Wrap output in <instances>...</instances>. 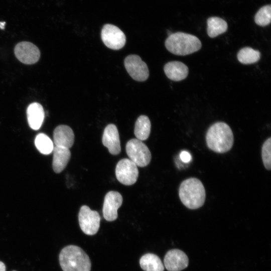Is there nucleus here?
<instances>
[{
	"label": "nucleus",
	"instance_id": "obj_1",
	"mask_svg": "<svg viewBox=\"0 0 271 271\" xmlns=\"http://www.w3.org/2000/svg\"><path fill=\"white\" fill-rule=\"evenodd\" d=\"M206 144L217 153L228 152L232 147L234 137L230 126L224 122H217L210 126L206 134Z\"/></svg>",
	"mask_w": 271,
	"mask_h": 271
},
{
	"label": "nucleus",
	"instance_id": "obj_2",
	"mask_svg": "<svg viewBox=\"0 0 271 271\" xmlns=\"http://www.w3.org/2000/svg\"><path fill=\"white\" fill-rule=\"evenodd\" d=\"M59 260L63 271H90L91 269L88 255L76 245L64 247L59 253Z\"/></svg>",
	"mask_w": 271,
	"mask_h": 271
},
{
	"label": "nucleus",
	"instance_id": "obj_3",
	"mask_svg": "<svg viewBox=\"0 0 271 271\" xmlns=\"http://www.w3.org/2000/svg\"><path fill=\"white\" fill-rule=\"evenodd\" d=\"M179 195L182 203L190 209L200 208L206 199L204 187L201 181L195 178H188L181 183Z\"/></svg>",
	"mask_w": 271,
	"mask_h": 271
},
{
	"label": "nucleus",
	"instance_id": "obj_4",
	"mask_svg": "<svg viewBox=\"0 0 271 271\" xmlns=\"http://www.w3.org/2000/svg\"><path fill=\"white\" fill-rule=\"evenodd\" d=\"M165 44L169 52L180 56L197 52L202 46L200 40L196 36L181 32L170 35L166 39Z\"/></svg>",
	"mask_w": 271,
	"mask_h": 271
},
{
	"label": "nucleus",
	"instance_id": "obj_5",
	"mask_svg": "<svg viewBox=\"0 0 271 271\" xmlns=\"http://www.w3.org/2000/svg\"><path fill=\"white\" fill-rule=\"evenodd\" d=\"M129 159L137 166L144 167L151 162V153L148 147L142 141L137 139L128 141L125 147Z\"/></svg>",
	"mask_w": 271,
	"mask_h": 271
},
{
	"label": "nucleus",
	"instance_id": "obj_6",
	"mask_svg": "<svg viewBox=\"0 0 271 271\" xmlns=\"http://www.w3.org/2000/svg\"><path fill=\"white\" fill-rule=\"evenodd\" d=\"M78 221L82 231L86 234H95L100 226V217L99 213L86 206H82L78 214Z\"/></svg>",
	"mask_w": 271,
	"mask_h": 271
},
{
	"label": "nucleus",
	"instance_id": "obj_7",
	"mask_svg": "<svg viewBox=\"0 0 271 271\" xmlns=\"http://www.w3.org/2000/svg\"><path fill=\"white\" fill-rule=\"evenodd\" d=\"M115 176L120 183L131 185L136 182L139 176L138 166L129 159H122L116 166Z\"/></svg>",
	"mask_w": 271,
	"mask_h": 271
},
{
	"label": "nucleus",
	"instance_id": "obj_8",
	"mask_svg": "<svg viewBox=\"0 0 271 271\" xmlns=\"http://www.w3.org/2000/svg\"><path fill=\"white\" fill-rule=\"evenodd\" d=\"M101 37L104 45L113 50L120 49L126 42V37L123 32L112 24H107L103 26Z\"/></svg>",
	"mask_w": 271,
	"mask_h": 271
},
{
	"label": "nucleus",
	"instance_id": "obj_9",
	"mask_svg": "<svg viewBox=\"0 0 271 271\" xmlns=\"http://www.w3.org/2000/svg\"><path fill=\"white\" fill-rule=\"evenodd\" d=\"M124 67L132 78L136 81L146 80L149 75L147 65L137 55L127 56L124 61Z\"/></svg>",
	"mask_w": 271,
	"mask_h": 271
},
{
	"label": "nucleus",
	"instance_id": "obj_10",
	"mask_svg": "<svg viewBox=\"0 0 271 271\" xmlns=\"http://www.w3.org/2000/svg\"><path fill=\"white\" fill-rule=\"evenodd\" d=\"M14 52L17 58L25 64L36 63L40 57V51L38 48L29 42L19 43L15 47Z\"/></svg>",
	"mask_w": 271,
	"mask_h": 271
},
{
	"label": "nucleus",
	"instance_id": "obj_11",
	"mask_svg": "<svg viewBox=\"0 0 271 271\" xmlns=\"http://www.w3.org/2000/svg\"><path fill=\"white\" fill-rule=\"evenodd\" d=\"M122 201L121 195L117 191H110L105 195L102 213L106 221H112L117 219V210L121 206Z\"/></svg>",
	"mask_w": 271,
	"mask_h": 271
},
{
	"label": "nucleus",
	"instance_id": "obj_12",
	"mask_svg": "<svg viewBox=\"0 0 271 271\" xmlns=\"http://www.w3.org/2000/svg\"><path fill=\"white\" fill-rule=\"evenodd\" d=\"M164 264L168 271H181L188 266L189 259L182 250L173 249L166 254Z\"/></svg>",
	"mask_w": 271,
	"mask_h": 271
},
{
	"label": "nucleus",
	"instance_id": "obj_13",
	"mask_svg": "<svg viewBox=\"0 0 271 271\" xmlns=\"http://www.w3.org/2000/svg\"><path fill=\"white\" fill-rule=\"evenodd\" d=\"M102 142L111 155H116L120 153L121 147L119 133L114 124H109L105 127Z\"/></svg>",
	"mask_w": 271,
	"mask_h": 271
},
{
	"label": "nucleus",
	"instance_id": "obj_14",
	"mask_svg": "<svg viewBox=\"0 0 271 271\" xmlns=\"http://www.w3.org/2000/svg\"><path fill=\"white\" fill-rule=\"evenodd\" d=\"M53 138L55 146L69 149L74 144V134L69 126L59 125L54 130Z\"/></svg>",
	"mask_w": 271,
	"mask_h": 271
},
{
	"label": "nucleus",
	"instance_id": "obj_15",
	"mask_svg": "<svg viewBox=\"0 0 271 271\" xmlns=\"http://www.w3.org/2000/svg\"><path fill=\"white\" fill-rule=\"evenodd\" d=\"M165 74L170 79L179 81L185 79L188 74V67L180 61H171L165 64L164 67Z\"/></svg>",
	"mask_w": 271,
	"mask_h": 271
},
{
	"label": "nucleus",
	"instance_id": "obj_16",
	"mask_svg": "<svg viewBox=\"0 0 271 271\" xmlns=\"http://www.w3.org/2000/svg\"><path fill=\"white\" fill-rule=\"evenodd\" d=\"M27 115L30 127L34 130L39 129L43 123L45 117L42 105L38 102L30 104L27 108Z\"/></svg>",
	"mask_w": 271,
	"mask_h": 271
},
{
	"label": "nucleus",
	"instance_id": "obj_17",
	"mask_svg": "<svg viewBox=\"0 0 271 271\" xmlns=\"http://www.w3.org/2000/svg\"><path fill=\"white\" fill-rule=\"evenodd\" d=\"M52 168L56 173H60L66 168L71 157L69 149L55 146L53 148Z\"/></svg>",
	"mask_w": 271,
	"mask_h": 271
},
{
	"label": "nucleus",
	"instance_id": "obj_18",
	"mask_svg": "<svg viewBox=\"0 0 271 271\" xmlns=\"http://www.w3.org/2000/svg\"><path fill=\"white\" fill-rule=\"evenodd\" d=\"M140 264L145 271H164V266L159 257L155 254L146 253L140 258Z\"/></svg>",
	"mask_w": 271,
	"mask_h": 271
},
{
	"label": "nucleus",
	"instance_id": "obj_19",
	"mask_svg": "<svg viewBox=\"0 0 271 271\" xmlns=\"http://www.w3.org/2000/svg\"><path fill=\"white\" fill-rule=\"evenodd\" d=\"M207 34L210 38H215L225 33L228 28L227 22L218 17H211L207 21Z\"/></svg>",
	"mask_w": 271,
	"mask_h": 271
},
{
	"label": "nucleus",
	"instance_id": "obj_20",
	"mask_svg": "<svg viewBox=\"0 0 271 271\" xmlns=\"http://www.w3.org/2000/svg\"><path fill=\"white\" fill-rule=\"evenodd\" d=\"M151 124L147 116H140L136 120L134 133L137 139L142 141L146 140L151 132Z\"/></svg>",
	"mask_w": 271,
	"mask_h": 271
},
{
	"label": "nucleus",
	"instance_id": "obj_21",
	"mask_svg": "<svg viewBox=\"0 0 271 271\" xmlns=\"http://www.w3.org/2000/svg\"><path fill=\"white\" fill-rule=\"evenodd\" d=\"M260 57V52L250 47L241 49L237 53L238 60L243 64H250L257 62Z\"/></svg>",
	"mask_w": 271,
	"mask_h": 271
},
{
	"label": "nucleus",
	"instance_id": "obj_22",
	"mask_svg": "<svg viewBox=\"0 0 271 271\" xmlns=\"http://www.w3.org/2000/svg\"><path fill=\"white\" fill-rule=\"evenodd\" d=\"M35 145L38 151L44 155H48L53 152L54 146L50 138L43 133H39L35 140Z\"/></svg>",
	"mask_w": 271,
	"mask_h": 271
},
{
	"label": "nucleus",
	"instance_id": "obj_23",
	"mask_svg": "<svg viewBox=\"0 0 271 271\" xmlns=\"http://www.w3.org/2000/svg\"><path fill=\"white\" fill-rule=\"evenodd\" d=\"M271 20V5H267L260 8L254 16L255 23L260 26L269 25Z\"/></svg>",
	"mask_w": 271,
	"mask_h": 271
},
{
	"label": "nucleus",
	"instance_id": "obj_24",
	"mask_svg": "<svg viewBox=\"0 0 271 271\" xmlns=\"http://www.w3.org/2000/svg\"><path fill=\"white\" fill-rule=\"evenodd\" d=\"M262 160L265 169L271 168V138H269L263 143L261 148Z\"/></svg>",
	"mask_w": 271,
	"mask_h": 271
},
{
	"label": "nucleus",
	"instance_id": "obj_25",
	"mask_svg": "<svg viewBox=\"0 0 271 271\" xmlns=\"http://www.w3.org/2000/svg\"><path fill=\"white\" fill-rule=\"evenodd\" d=\"M180 157L181 160L185 163H189L191 160V156L190 154L187 151L181 152Z\"/></svg>",
	"mask_w": 271,
	"mask_h": 271
},
{
	"label": "nucleus",
	"instance_id": "obj_26",
	"mask_svg": "<svg viewBox=\"0 0 271 271\" xmlns=\"http://www.w3.org/2000/svg\"><path fill=\"white\" fill-rule=\"evenodd\" d=\"M6 267L5 264V263L0 261V271H6Z\"/></svg>",
	"mask_w": 271,
	"mask_h": 271
},
{
	"label": "nucleus",
	"instance_id": "obj_27",
	"mask_svg": "<svg viewBox=\"0 0 271 271\" xmlns=\"http://www.w3.org/2000/svg\"><path fill=\"white\" fill-rule=\"evenodd\" d=\"M6 23L5 22H0V28L1 29H4L5 28Z\"/></svg>",
	"mask_w": 271,
	"mask_h": 271
},
{
	"label": "nucleus",
	"instance_id": "obj_28",
	"mask_svg": "<svg viewBox=\"0 0 271 271\" xmlns=\"http://www.w3.org/2000/svg\"><path fill=\"white\" fill-rule=\"evenodd\" d=\"M13 271H16V270H13Z\"/></svg>",
	"mask_w": 271,
	"mask_h": 271
}]
</instances>
